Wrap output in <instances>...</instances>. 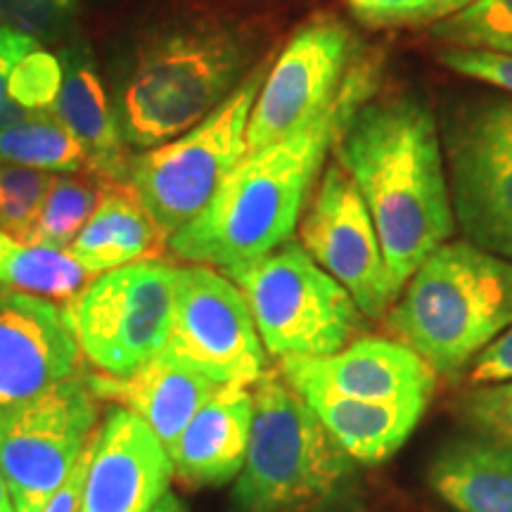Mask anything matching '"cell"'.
I'll use <instances>...</instances> for the list:
<instances>
[{"instance_id": "17", "label": "cell", "mask_w": 512, "mask_h": 512, "mask_svg": "<svg viewBox=\"0 0 512 512\" xmlns=\"http://www.w3.org/2000/svg\"><path fill=\"white\" fill-rule=\"evenodd\" d=\"M83 382L95 399L114 401L143 418L166 451L181 437L195 413L221 389L219 382L209 380L164 351L126 377L93 370L83 375Z\"/></svg>"}, {"instance_id": "27", "label": "cell", "mask_w": 512, "mask_h": 512, "mask_svg": "<svg viewBox=\"0 0 512 512\" xmlns=\"http://www.w3.org/2000/svg\"><path fill=\"white\" fill-rule=\"evenodd\" d=\"M53 174L0 162V230L27 242Z\"/></svg>"}, {"instance_id": "31", "label": "cell", "mask_w": 512, "mask_h": 512, "mask_svg": "<svg viewBox=\"0 0 512 512\" xmlns=\"http://www.w3.org/2000/svg\"><path fill=\"white\" fill-rule=\"evenodd\" d=\"M441 64L456 74L489 83L498 91L512 93V55L494 53V50L472 48H446L439 53Z\"/></svg>"}, {"instance_id": "7", "label": "cell", "mask_w": 512, "mask_h": 512, "mask_svg": "<svg viewBox=\"0 0 512 512\" xmlns=\"http://www.w3.org/2000/svg\"><path fill=\"white\" fill-rule=\"evenodd\" d=\"M266 72L268 60L259 62L200 124L128 159L126 183L169 240L202 214L247 155L249 114Z\"/></svg>"}, {"instance_id": "34", "label": "cell", "mask_w": 512, "mask_h": 512, "mask_svg": "<svg viewBox=\"0 0 512 512\" xmlns=\"http://www.w3.org/2000/svg\"><path fill=\"white\" fill-rule=\"evenodd\" d=\"M472 387L484 384L512 382V328L498 335L494 342L477 356L475 368L470 373Z\"/></svg>"}, {"instance_id": "3", "label": "cell", "mask_w": 512, "mask_h": 512, "mask_svg": "<svg viewBox=\"0 0 512 512\" xmlns=\"http://www.w3.org/2000/svg\"><path fill=\"white\" fill-rule=\"evenodd\" d=\"M396 339L441 377H458L512 328V261L472 242H444L387 313Z\"/></svg>"}, {"instance_id": "9", "label": "cell", "mask_w": 512, "mask_h": 512, "mask_svg": "<svg viewBox=\"0 0 512 512\" xmlns=\"http://www.w3.org/2000/svg\"><path fill=\"white\" fill-rule=\"evenodd\" d=\"M444 152L453 219L467 242L512 261V98L453 112Z\"/></svg>"}, {"instance_id": "28", "label": "cell", "mask_w": 512, "mask_h": 512, "mask_svg": "<svg viewBox=\"0 0 512 512\" xmlns=\"http://www.w3.org/2000/svg\"><path fill=\"white\" fill-rule=\"evenodd\" d=\"M62 88V62L43 43L19 60L10 79V98L27 112H50Z\"/></svg>"}, {"instance_id": "13", "label": "cell", "mask_w": 512, "mask_h": 512, "mask_svg": "<svg viewBox=\"0 0 512 512\" xmlns=\"http://www.w3.org/2000/svg\"><path fill=\"white\" fill-rule=\"evenodd\" d=\"M299 242L351 294L363 316L387 318L399 292L389 278L373 216L337 159L325 166L313 188Z\"/></svg>"}, {"instance_id": "23", "label": "cell", "mask_w": 512, "mask_h": 512, "mask_svg": "<svg viewBox=\"0 0 512 512\" xmlns=\"http://www.w3.org/2000/svg\"><path fill=\"white\" fill-rule=\"evenodd\" d=\"M95 275L69 249L17 242L0 230V283L5 292L69 306Z\"/></svg>"}, {"instance_id": "33", "label": "cell", "mask_w": 512, "mask_h": 512, "mask_svg": "<svg viewBox=\"0 0 512 512\" xmlns=\"http://www.w3.org/2000/svg\"><path fill=\"white\" fill-rule=\"evenodd\" d=\"M36 46V38L0 24V126L10 124L12 119L22 117V114L27 112L10 98V79L19 60L27 53H31Z\"/></svg>"}, {"instance_id": "25", "label": "cell", "mask_w": 512, "mask_h": 512, "mask_svg": "<svg viewBox=\"0 0 512 512\" xmlns=\"http://www.w3.org/2000/svg\"><path fill=\"white\" fill-rule=\"evenodd\" d=\"M110 181L93 174H53L27 245L69 249L95 214Z\"/></svg>"}, {"instance_id": "29", "label": "cell", "mask_w": 512, "mask_h": 512, "mask_svg": "<svg viewBox=\"0 0 512 512\" xmlns=\"http://www.w3.org/2000/svg\"><path fill=\"white\" fill-rule=\"evenodd\" d=\"M79 0H0V24L38 43H55L72 29Z\"/></svg>"}, {"instance_id": "21", "label": "cell", "mask_w": 512, "mask_h": 512, "mask_svg": "<svg viewBox=\"0 0 512 512\" xmlns=\"http://www.w3.org/2000/svg\"><path fill=\"white\" fill-rule=\"evenodd\" d=\"M169 235L159 228L128 183H107L95 214L69 247L93 275L162 259Z\"/></svg>"}, {"instance_id": "5", "label": "cell", "mask_w": 512, "mask_h": 512, "mask_svg": "<svg viewBox=\"0 0 512 512\" xmlns=\"http://www.w3.org/2000/svg\"><path fill=\"white\" fill-rule=\"evenodd\" d=\"M252 396V432L235 479V505L242 512H285L330 496L351 475L354 460L278 368H266Z\"/></svg>"}, {"instance_id": "38", "label": "cell", "mask_w": 512, "mask_h": 512, "mask_svg": "<svg viewBox=\"0 0 512 512\" xmlns=\"http://www.w3.org/2000/svg\"><path fill=\"white\" fill-rule=\"evenodd\" d=\"M0 512H15V505H12L8 484H5L3 472H0Z\"/></svg>"}, {"instance_id": "18", "label": "cell", "mask_w": 512, "mask_h": 512, "mask_svg": "<svg viewBox=\"0 0 512 512\" xmlns=\"http://www.w3.org/2000/svg\"><path fill=\"white\" fill-rule=\"evenodd\" d=\"M254 418L252 384H221L169 448L183 486H221L238 479Z\"/></svg>"}, {"instance_id": "30", "label": "cell", "mask_w": 512, "mask_h": 512, "mask_svg": "<svg viewBox=\"0 0 512 512\" xmlns=\"http://www.w3.org/2000/svg\"><path fill=\"white\" fill-rule=\"evenodd\" d=\"M458 413L479 437L512 448V382L470 389L460 396Z\"/></svg>"}, {"instance_id": "20", "label": "cell", "mask_w": 512, "mask_h": 512, "mask_svg": "<svg viewBox=\"0 0 512 512\" xmlns=\"http://www.w3.org/2000/svg\"><path fill=\"white\" fill-rule=\"evenodd\" d=\"M318 415L344 453L363 465L392 458L406 444L425 413L427 403H380L344 396L311 380H287Z\"/></svg>"}, {"instance_id": "8", "label": "cell", "mask_w": 512, "mask_h": 512, "mask_svg": "<svg viewBox=\"0 0 512 512\" xmlns=\"http://www.w3.org/2000/svg\"><path fill=\"white\" fill-rule=\"evenodd\" d=\"M176 283L169 261H140L95 275L67 306L81 358L95 373L126 377L164 349Z\"/></svg>"}, {"instance_id": "14", "label": "cell", "mask_w": 512, "mask_h": 512, "mask_svg": "<svg viewBox=\"0 0 512 512\" xmlns=\"http://www.w3.org/2000/svg\"><path fill=\"white\" fill-rule=\"evenodd\" d=\"M81 349L67 306L0 292V413L76 375Z\"/></svg>"}, {"instance_id": "16", "label": "cell", "mask_w": 512, "mask_h": 512, "mask_svg": "<svg viewBox=\"0 0 512 512\" xmlns=\"http://www.w3.org/2000/svg\"><path fill=\"white\" fill-rule=\"evenodd\" d=\"M285 380H311L363 401L430 403L437 373L406 344L384 337H356L330 356L280 358Z\"/></svg>"}, {"instance_id": "10", "label": "cell", "mask_w": 512, "mask_h": 512, "mask_svg": "<svg viewBox=\"0 0 512 512\" xmlns=\"http://www.w3.org/2000/svg\"><path fill=\"white\" fill-rule=\"evenodd\" d=\"M98 425V399L72 375L0 413V472L15 512H41L69 477Z\"/></svg>"}, {"instance_id": "32", "label": "cell", "mask_w": 512, "mask_h": 512, "mask_svg": "<svg viewBox=\"0 0 512 512\" xmlns=\"http://www.w3.org/2000/svg\"><path fill=\"white\" fill-rule=\"evenodd\" d=\"M344 3L370 27H415L434 19L425 0H344Z\"/></svg>"}, {"instance_id": "19", "label": "cell", "mask_w": 512, "mask_h": 512, "mask_svg": "<svg viewBox=\"0 0 512 512\" xmlns=\"http://www.w3.org/2000/svg\"><path fill=\"white\" fill-rule=\"evenodd\" d=\"M62 88L50 112L67 126L88 159V171L110 183L128 181V145L119 114L105 91L86 43H69L60 53Z\"/></svg>"}, {"instance_id": "26", "label": "cell", "mask_w": 512, "mask_h": 512, "mask_svg": "<svg viewBox=\"0 0 512 512\" xmlns=\"http://www.w3.org/2000/svg\"><path fill=\"white\" fill-rule=\"evenodd\" d=\"M432 31L448 48L512 55V0H472L434 24Z\"/></svg>"}, {"instance_id": "2", "label": "cell", "mask_w": 512, "mask_h": 512, "mask_svg": "<svg viewBox=\"0 0 512 512\" xmlns=\"http://www.w3.org/2000/svg\"><path fill=\"white\" fill-rule=\"evenodd\" d=\"M332 152L373 216L389 278L401 294L456 228L434 114L415 95L377 91L351 114Z\"/></svg>"}, {"instance_id": "39", "label": "cell", "mask_w": 512, "mask_h": 512, "mask_svg": "<svg viewBox=\"0 0 512 512\" xmlns=\"http://www.w3.org/2000/svg\"><path fill=\"white\" fill-rule=\"evenodd\" d=\"M0 292H5V290H3V283H0Z\"/></svg>"}, {"instance_id": "36", "label": "cell", "mask_w": 512, "mask_h": 512, "mask_svg": "<svg viewBox=\"0 0 512 512\" xmlns=\"http://www.w3.org/2000/svg\"><path fill=\"white\" fill-rule=\"evenodd\" d=\"M425 3L430 5L434 19H441V17L453 15V12L463 10L467 3H472V0H425Z\"/></svg>"}, {"instance_id": "37", "label": "cell", "mask_w": 512, "mask_h": 512, "mask_svg": "<svg viewBox=\"0 0 512 512\" xmlns=\"http://www.w3.org/2000/svg\"><path fill=\"white\" fill-rule=\"evenodd\" d=\"M150 512H188V508H185L181 498L174 496V494H169V491H166V494H164L162 498H159V503H157L155 508H152Z\"/></svg>"}, {"instance_id": "4", "label": "cell", "mask_w": 512, "mask_h": 512, "mask_svg": "<svg viewBox=\"0 0 512 512\" xmlns=\"http://www.w3.org/2000/svg\"><path fill=\"white\" fill-rule=\"evenodd\" d=\"M245 36L197 22L152 36L136 53L119 91V124L128 147L150 150L200 124L245 79Z\"/></svg>"}, {"instance_id": "22", "label": "cell", "mask_w": 512, "mask_h": 512, "mask_svg": "<svg viewBox=\"0 0 512 512\" xmlns=\"http://www.w3.org/2000/svg\"><path fill=\"white\" fill-rule=\"evenodd\" d=\"M427 482L456 512H512V448L479 434L448 441L432 458Z\"/></svg>"}, {"instance_id": "6", "label": "cell", "mask_w": 512, "mask_h": 512, "mask_svg": "<svg viewBox=\"0 0 512 512\" xmlns=\"http://www.w3.org/2000/svg\"><path fill=\"white\" fill-rule=\"evenodd\" d=\"M245 294L268 354L330 356L363 332L351 294L325 273L299 240H287L249 264L223 271Z\"/></svg>"}, {"instance_id": "12", "label": "cell", "mask_w": 512, "mask_h": 512, "mask_svg": "<svg viewBox=\"0 0 512 512\" xmlns=\"http://www.w3.org/2000/svg\"><path fill=\"white\" fill-rule=\"evenodd\" d=\"M358 53L342 19L318 12L268 67L247 124V152L302 131L328 110Z\"/></svg>"}, {"instance_id": "1", "label": "cell", "mask_w": 512, "mask_h": 512, "mask_svg": "<svg viewBox=\"0 0 512 512\" xmlns=\"http://www.w3.org/2000/svg\"><path fill=\"white\" fill-rule=\"evenodd\" d=\"M380 79V55L358 48L328 110L302 131L247 152L202 214L169 240L171 252L228 271L292 240L339 131L380 91Z\"/></svg>"}, {"instance_id": "11", "label": "cell", "mask_w": 512, "mask_h": 512, "mask_svg": "<svg viewBox=\"0 0 512 512\" xmlns=\"http://www.w3.org/2000/svg\"><path fill=\"white\" fill-rule=\"evenodd\" d=\"M164 354L219 384H254L266 354L245 294L211 266L178 268L174 318Z\"/></svg>"}, {"instance_id": "15", "label": "cell", "mask_w": 512, "mask_h": 512, "mask_svg": "<svg viewBox=\"0 0 512 512\" xmlns=\"http://www.w3.org/2000/svg\"><path fill=\"white\" fill-rule=\"evenodd\" d=\"M174 477L169 451L143 418L112 408L93 434L81 512H150Z\"/></svg>"}, {"instance_id": "24", "label": "cell", "mask_w": 512, "mask_h": 512, "mask_svg": "<svg viewBox=\"0 0 512 512\" xmlns=\"http://www.w3.org/2000/svg\"><path fill=\"white\" fill-rule=\"evenodd\" d=\"M0 162L48 174H91L81 145L53 112H24L0 126Z\"/></svg>"}, {"instance_id": "35", "label": "cell", "mask_w": 512, "mask_h": 512, "mask_svg": "<svg viewBox=\"0 0 512 512\" xmlns=\"http://www.w3.org/2000/svg\"><path fill=\"white\" fill-rule=\"evenodd\" d=\"M91 453H93V437L88 441V446L83 448V453L79 456V460H76V465L72 467V472H69V477L64 479L60 489L50 496V501L41 512H81L83 484H86V472H88V463H91Z\"/></svg>"}]
</instances>
